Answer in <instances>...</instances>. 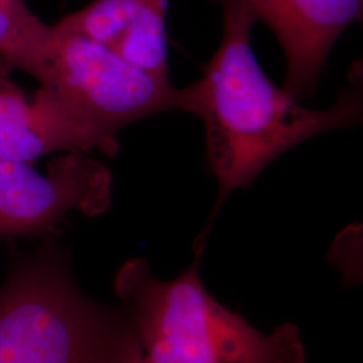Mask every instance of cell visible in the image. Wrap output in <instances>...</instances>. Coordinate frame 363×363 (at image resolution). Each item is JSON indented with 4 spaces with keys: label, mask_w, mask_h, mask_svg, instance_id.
<instances>
[{
    "label": "cell",
    "mask_w": 363,
    "mask_h": 363,
    "mask_svg": "<svg viewBox=\"0 0 363 363\" xmlns=\"http://www.w3.org/2000/svg\"><path fill=\"white\" fill-rule=\"evenodd\" d=\"M106 363H152L150 362L142 351L133 328L124 333L116 349L111 354Z\"/></svg>",
    "instance_id": "cell-10"
},
{
    "label": "cell",
    "mask_w": 363,
    "mask_h": 363,
    "mask_svg": "<svg viewBox=\"0 0 363 363\" xmlns=\"http://www.w3.org/2000/svg\"><path fill=\"white\" fill-rule=\"evenodd\" d=\"M169 0H93L55 26L93 39L123 60L157 77L169 78Z\"/></svg>",
    "instance_id": "cell-8"
},
{
    "label": "cell",
    "mask_w": 363,
    "mask_h": 363,
    "mask_svg": "<svg viewBox=\"0 0 363 363\" xmlns=\"http://www.w3.org/2000/svg\"><path fill=\"white\" fill-rule=\"evenodd\" d=\"M256 22L279 40L286 57L284 91L312 97L337 39L362 16L363 0H245Z\"/></svg>",
    "instance_id": "cell-7"
},
{
    "label": "cell",
    "mask_w": 363,
    "mask_h": 363,
    "mask_svg": "<svg viewBox=\"0 0 363 363\" xmlns=\"http://www.w3.org/2000/svg\"><path fill=\"white\" fill-rule=\"evenodd\" d=\"M13 70L0 58V159L34 163L62 152L116 155L117 136L93 127L43 86L28 97L11 77Z\"/></svg>",
    "instance_id": "cell-6"
},
{
    "label": "cell",
    "mask_w": 363,
    "mask_h": 363,
    "mask_svg": "<svg viewBox=\"0 0 363 363\" xmlns=\"http://www.w3.org/2000/svg\"><path fill=\"white\" fill-rule=\"evenodd\" d=\"M39 85L111 136L144 117L184 112V91L136 67L104 45L52 25Z\"/></svg>",
    "instance_id": "cell-4"
},
{
    "label": "cell",
    "mask_w": 363,
    "mask_h": 363,
    "mask_svg": "<svg viewBox=\"0 0 363 363\" xmlns=\"http://www.w3.org/2000/svg\"><path fill=\"white\" fill-rule=\"evenodd\" d=\"M26 0H0V58L38 79L52 39Z\"/></svg>",
    "instance_id": "cell-9"
},
{
    "label": "cell",
    "mask_w": 363,
    "mask_h": 363,
    "mask_svg": "<svg viewBox=\"0 0 363 363\" xmlns=\"http://www.w3.org/2000/svg\"><path fill=\"white\" fill-rule=\"evenodd\" d=\"M112 202V174L86 152H62L45 172L0 159V238H54L73 213L97 217Z\"/></svg>",
    "instance_id": "cell-5"
},
{
    "label": "cell",
    "mask_w": 363,
    "mask_h": 363,
    "mask_svg": "<svg viewBox=\"0 0 363 363\" xmlns=\"http://www.w3.org/2000/svg\"><path fill=\"white\" fill-rule=\"evenodd\" d=\"M115 291L132 313V328L152 363H306L294 325L265 334L223 307L203 286L198 262L172 280L152 274L144 259H128Z\"/></svg>",
    "instance_id": "cell-2"
},
{
    "label": "cell",
    "mask_w": 363,
    "mask_h": 363,
    "mask_svg": "<svg viewBox=\"0 0 363 363\" xmlns=\"http://www.w3.org/2000/svg\"><path fill=\"white\" fill-rule=\"evenodd\" d=\"M124 333L78 288L54 238L13 253L0 286V363H106Z\"/></svg>",
    "instance_id": "cell-3"
},
{
    "label": "cell",
    "mask_w": 363,
    "mask_h": 363,
    "mask_svg": "<svg viewBox=\"0 0 363 363\" xmlns=\"http://www.w3.org/2000/svg\"><path fill=\"white\" fill-rule=\"evenodd\" d=\"M223 10V34L202 77L184 91V112L203 121L208 169L218 195L208 228L195 242L198 255L225 199L247 189L288 150L328 130L362 121V72L337 91L327 109H308L265 76L252 48L257 23L245 0H216Z\"/></svg>",
    "instance_id": "cell-1"
}]
</instances>
